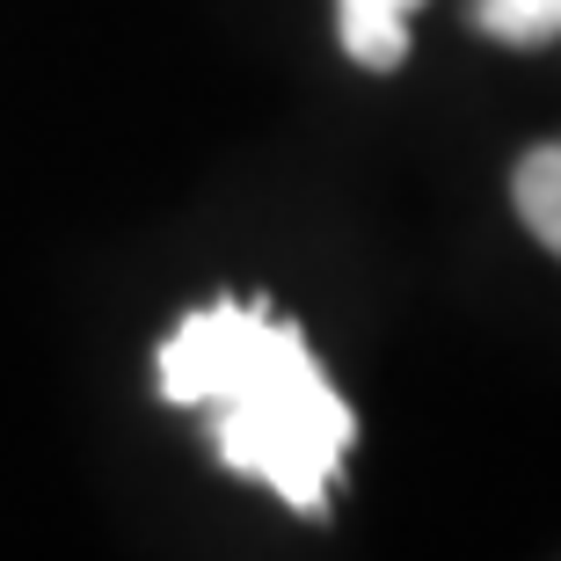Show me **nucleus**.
<instances>
[{"label":"nucleus","mask_w":561,"mask_h":561,"mask_svg":"<svg viewBox=\"0 0 561 561\" xmlns=\"http://www.w3.org/2000/svg\"><path fill=\"white\" fill-rule=\"evenodd\" d=\"M423 0H335V37L357 66L373 73H394L409 59V15Z\"/></svg>","instance_id":"2"},{"label":"nucleus","mask_w":561,"mask_h":561,"mask_svg":"<svg viewBox=\"0 0 561 561\" xmlns=\"http://www.w3.org/2000/svg\"><path fill=\"white\" fill-rule=\"evenodd\" d=\"M511 197H518V219L533 227V241L561 255V139L525 153L518 175H511Z\"/></svg>","instance_id":"3"},{"label":"nucleus","mask_w":561,"mask_h":561,"mask_svg":"<svg viewBox=\"0 0 561 561\" xmlns=\"http://www.w3.org/2000/svg\"><path fill=\"white\" fill-rule=\"evenodd\" d=\"M161 394L175 409H205L211 445L233 474L277 489L307 518L329 511L357 416L291 321L255 299H211L183 313L161 343Z\"/></svg>","instance_id":"1"},{"label":"nucleus","mask_w":561,"mask_h":561,"mask_svg":"<svg viewBox=\"0 0 561 561\" xmlns=\"http://www.w3.org/2000/svg\"><path fill=\"white\" fill-rule=\"evenodd\" d=\"M474 30L496 44H554L561 37V0H474Z\"/></svg>","instance_id":"4"}]
</instances>
